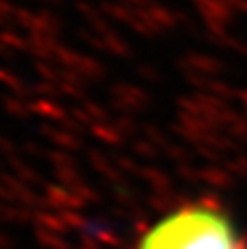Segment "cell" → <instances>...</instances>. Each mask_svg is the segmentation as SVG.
Segmentation results:
<instances>
[{
	"label": "cell",
	"instance_id": "1",
	"mask_svg": "<svg viewBox=\"0 0 247 249\" xmlns=\"http://www.w3.org/2000/svg\"><path fill=\"white\" fill-rule=\"evenodd\" d=\"M140 249H243V245L221 212L184 208L153 225Z\"/></svg>",
	"mask_w": 247,
	"mask_h": 249
}]
</instances>
